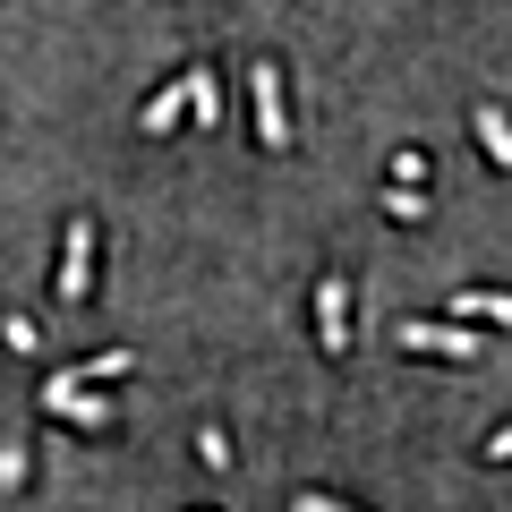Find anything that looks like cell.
Returning a JSON list of instances; mask_svg holds the SVG:
<instances>
[{
    "label": "cell",
    "mask_w": 512,
    "mask_h": 512,
    "mask_svg": "<svg viewBox=\"0 0 512 512\" xmlns=\"http://www.w3.org/2000/svg\"><path fill=\"white\" fill-rule=\"evenodd\" d=\"M256 137H265V154H291V103H282V69L274 60H256Z\"/></svg>",
    "instance_id": "cell-1"
},
{
    "label": "cell",
    "mask_w": 512,
    "mask_h": 512,
    "mask_svg": "<svg viewBox=\"0 0 512 512\" xmlns=\"http://www.w3.org/2000/svg\"><path fill=\"white\" fill-rule=\"evenodd\" d=\"M60 299H94V222H69V248H60V282H52Z\"/></svg>",
    "instance_id": "cell-2"
},
{
    "label": "cell",
    "mask_w": 512,
    "mask_h": 512,
    "mask_svg": "<svg viewBox=\"0 0 512 512\" xmlns=\"http://www.w3.org/2000/svg\"><path fill=\"white\" fill-rule=\"evenodd\" d=\"M43 410L52 419H77V427H111V393H94V384H43Z\"/></svg>",
    "instance_id": "cell-3"
},
{
    "label": "cell",
    "mask_w": 512,
    "mask_h": 512,
    "mask_svg": "<svg viewBox=\"0 0 512 512\" xmlns=\"http://www.w3.org/2000/svg\"><path fill=\"white\" fill-rule=\"evenodd\" d=\"M316 333H325V359H342V350H350V291H342V274L316 282Z\"/></svg>",
    "instance_id": "cell-4"
},
{
    "label": "cell",
    "mask_w": 512,
    "mask_h": 512,
    "mask_svg": "<svg viewBox=\"0 0 512 512\" xmlns=\"http://www.w3.org/2000/svg\"><path fill=\"white\" fill-rule=\"evenodd\" d=\"M402 342L427 350V359H478V325H410Z\"/></svg>",
    "instance_id": "cell-5"
},
{
    "label": "cell",
    "mask_w": 512,
    "mask_h": 512,
    "mask_svg": "<svg viewBox=\"0 0 512 512\" xmlns=\"http://www.w3.org/2000/svg\"><path fill=\"white\" fill-rule=\"evenodd\" d=\"M180 120H188V77H180V86H163V94L146 103V137H163V128H180Z\"/></svg>",
    "instance_id": "cell-6"
},
{
    "label": "cell",
    "mask_w": 512,
    "mask_h": 512,
    "mask_svg": "<svg viewBox=\"0 0 512 512\" xmlns=\"http://www.w3.org/2000/svg\"><path fill=\"white\" fill-rule=\"evenodd\" d=\"M461 325H512V299L504 291H461Z\"/></svg>",
    "instance_id": "cell-7"
},
{
    "label": "cell",
    "mask_w": 512,
    "mask_h": 512,
    "mask_svg": "<svg viewBox=\"0 0 512 512\" xmlns=\"http://www.w3.org/2000/svg\"><path fill=\"white\" fill-rule=\"evenodd\" d=\"M188 120H197V128L222 120V94H214V77H205V69H188Z\"/></svg>",
    "instance_id": "cell-8"
},
{
    "label": "cell",
    "mask_w": 512,
    "mask_h": 512,
    "mask_svg": "<svg viewBox=\"0 0 512 512\" xmlns=\"http://www.w3.org/2000/svg\"><path fill=\"white\" fill-rule=\"evenodd\" d=\"M128 367H137L128 350H103V359H77V367H69L60 384H103V376H128Z\"/></svg>",
    "instance_id": "cell-9"
},
{
    "label": "cell",
    "mask_w": 512,
    "mask_h": 512,
    "mask_svg": "<svg viewBox=\"0 0 512 512\" xmlns=\"http://www.w3.org/2000/svg\"><path fill=\"white\" fill-rule=\"evenodd\" d=\"M478 146H487L495 163H512V128H504V111H495V103L478 111Z\"/></svg>",
    "instance_id": "cell-10"
},
{
    "label": "cell",
    "mask_w": 512,
    "mask_h": 512,
    "mask_svg": "<svg viewBox=\"0 0 512 512\" xmlns=\"http://www.w3.org/2000/svg\"><path fill=\"white\" fill-rule=\"evenodd\" d=\"M384 214H393V222H419V214H427V197H419V188H402V180H393V188H384Z\"/></svg>",
    "instance_id": "cell-11"
},
{
    "label": "cell",
    "mask_w": 512,
    "mask_h": 512,
    "mask_svg": "<svg viewBox=\"0 0 512 512\" xmlns=\"http://www.w3.org/2000/svg\"><path fill=\"white\" fill-rule=\"evenodd\" d=\"M393 180H402V188H419V180H427V154H419V146H410V154H393Z\"/></svg>",
    "instance_id": "cell-12"
},
{
    "label": "cell",
    "mask_w": 512,
    "mask_h": 512,
    "mask_svg": "<svg viewBox=\"0 0 512 512\" xmlns=\"http://www.w3.org/2000/svg\"><path fill=\"white\" fill-rule=\"evenodd\" d=\"M26 478V444H0V487H18Z\"/></svg>",
    "instance_id": "cell-13"
},
{
    "label": "cell",
    "mask_w": 512,
    "mask_h": 512,
    "mask_svg": "<svg viewBox=\"0 0 512 512\" xmlns=\"http://www.w3.org/2000/svg\"><path fill=\"white\" fill-rule=\"evenodd\" d=\"M291 512H350V504H333V495H291Z\"/></svg>",
    "instance_id": "cell-14"
}]
</instances>
